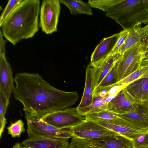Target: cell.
<instances>
[{
  "instance_id": "ba28073f",
  "label": "cell",
  "mask_w": 148,
  "mask_h": 148,
  "mask_svg": "<svg viewBox=\"0 0 148 148\" xmlns=\"http://www.w3.org/2000/svg\"><path fill=\"white\" fill-rule=\"evenodd\" d=\"M44 122L59 129L71 128L86 120L80 115L77 107L68 108L47 114L42 118Z\"/></svg>"
},
{
  "instance_id": "30bf717a",
  "label": "cell",
  "mask_w": 148,
  "mask_h": 148,
  "mask_svg": "<svg viewBox=\"0 0 148 148\" xmlns=\"http://www.w3.org/2000/svg\"><path fill=\"white\" fill-rule=\"evenodd\" d=\"M116 114L140 129L148 130V101L137 103L129 111Z\"/></svg>"
},
{
  "instance_id": "5bb4252c",
  "label": "cell",
  "mask_w": 148,
  "mask_h": 148,
  "mask_svg": "<svg viewBox=\"0 0 148 148\" xmlns=\"http://www.w3.org/2000/svg\"><path fill=\"white\" fill-rule=\"evenodd\" d=\"M137 103L123 88L102 109L120 114L129 111Z\"/></svg>"
},
{
  "instance_id": "8fae6325",
  "label": "cell",
  "mask_w": 148,
  "mask_h": 148,
  "mask_svg": "<svg viewBox=\"0 0 148 148\" xmlns=\"http://www.w3.org/2000/svg\"><path fill=\"white\" fill-rule=\"evenodd\" d=\"M120 34L119 32L103 39L92 52L90 64L94 66L100 64L111 54Z\"/></svg>"
},
{
  "instance_id": "ac0fdd59",
  "label": "cell",
  "mask_w": 148,
  "mask_h": 148,
  "mask_svg": "<svg viewBox=\"0 0 148 148\" xmlns=\"http://www.w3.org/2000/svg\"><path fill=\"white\" fill-rule=\"evenodd\" d=\"M148 38V23L143 27L139 25L130 29L127 39L116 54L122 55L133 45L140 42L146 41Z\"/></svg>"
},
{
  "instance_id": "484cf974",
  "label": "cell",
  "mask_w": 148,
  "mask_h": 148,
  "mask_svg": "<svg viewBox=\"0 0 148 148\" xmlns=\"http://www.w3.org/2000/svg\"><path fill=\"white\" fill-rule=\"evenodd\" d=\"M117 1V0H89L88 3L91 8L98 9L106 12Z\"/></svg>"
},
{
  "instance_id": "9c48e42d",
  "label": "cell",
  "mask_w": 148,
  "mask_h": 148,
  "mask_svg": "<svg viewBox=\"0 0 148 148\" xmlns=\"http://www.w3.org/2000/svg\"><path fill=\"white\" fill-rule=\"evenodd\" d=\"M86 119L96 123L132 141L147 130L140 129L123 119L122 120L117 121H109L95 118Z\"/></svg>"
},
{
  "instance_id": "8992f818",
  "label": "cell",
  "mask_w": 148,
  "mask_h": 148,
  "mask_svg": "<svg viewBox=\"0 0 148 148\" xmlns=\"http://www.w3.org/2000/svg\"><path fill=\"white\" fill-rule=\"evenodd\" d=\"M60 0H43L40 7L39 25L47 34L57 31L60 14Z\"/></svg>"
},
{
  "instance_id": "e575fe53",
  "label": "cell",
  "mask_w": 148,
  "mask_h": 148,
  "mask_svg": "<svg viewBox=\"0 0 148 148\" xmlns=\"http://www.w3.org/2000/svg\"><path fill=\"white\" fill-rule=\"evenodd\" d=\"M146 42H147L148 43V38L147 39V40H146Z\"/></svg>"
},
{
  "instance_id": "5b68a950",
  "label": "cell",
  "mask_w": 148,
  "mask_h": 148,
  "mask_svg": "<svg viewBox=\"0 0 148 148\" xmlns=\"http://www.w3.org/2000/svg\"><path fill=\"white\" fill-rule=\"evenodd\" d=\"M28 138L41 137L51 139H66L72 137L67 129H59L34 117L25 118Z\"/></svg>"
},
{
  "instance_id": "603a6c76",
  "label": "cell",
  "mask_w": 148,
  "mask_h": 148,
  "mask_svg": "<svg viewBox=\"0 0 148 148\" xmlns=\"http://www.w3.org/2000/svg\"><path fill=\"white\" fill-rule=\"evenodd\" d=\"M148 75V66L144 67L135 71L121 80L116 82L115 85L124 88L129 83L138 79Z\"/></svg>"
},
{
  "instance_id": "4dcf8cb0",
  "label": "cell",
  "mask_w": 148,
  "mask_h": 148,
  "mask_svg": "<svg viewBox=\"0 0 148 148\" xmlns=\"http://www.w3.org/2000/svg\"><path fill=\"white\" fill-rule=\"evenodd\" d=\"M1 29H0V55L5 53V44L7 40H4Z\"/></svg>"
},
{
  "instance_id": "7402d4cb",
  "label": "cell",
  "mask_w": 148,
  "mask_h": 148,
  "mask_svg": "<svg viewBox=\"0 0 148 148\" xmlns=\"http://www.w3.org/2000/svg\"><path fill=\"white\" fill-rule=\"evenodd\" d=\"M10 103L9 100L6 97L3 91L0 89V138L3 133L7 123L5 114Z\"/></svg>"
},
{
  "instance_id": "f1b7e54d",
  "label": "cell",
  "mask_w": 148,
  "mask_h": 148,
  "mask_svg": "<svg viewBox=\"0 0 148 148\" xmlns=\"http://www.w3.org/2000/svg\"><path fill=\"white\" fill-rule=\"evenodd\" d=\"M130 33V29H123L119 32L120 34L116 43L113 49L111 54H115L127 39Z\"/></svg>"
},
{
  "instance_id": "4316f807",
  "label": "cell",
  "mask_w": 148,
  "mask_h": 148,
  "mask_svg": "<svg viewBox=\"0 0 148 148\" xmlns=\"http://www.w3.org/2000/svg\"><path fill=\"white\" fill-rule=\"evenodd\" d=\"M133 148H148V130L132 141Z\"/></svg>"
},
{
  "instance_id": "6da1fadb",
  "label": "cell",
  "mask_w": 148,
  "mask_h": 148,
  "mask_svg": "<svg viewBox=\"0 0 148 148\" xmlns=\"http://www.w3.org/2000/svg\"><path fill=\"white\" fill-rule=\"evenodd\" d=\"M14 82L13 95L22 104L25 118L41 119L73 105L79 97L76 91L66 92L52 86L38 73H18Z\"/></svg>"
},
{
  "instance_id": "3957f363",
  "label": "cell",
  "mask_w": 148,
  "mask_h": 148,
  "mask_svg": "<svg viewBox=\"0 0 148 148\" xmlns=\"http://www.w3.org/2000/svg\"><path fill=\"white\" fill-rule=\"evenodd\" d=\"M123 29L148 23V0H117L106 12Z\"/></svg>"
},
{
  "instance_id": "d6986e66",
  "label": "cell",
  "mask_w": 148,
  "mask_h": 148,
  "mask_svg": "<svg viewBox=\"0 0 148 148\" xmlns=\"http://www.w3.org/2000/svg\"><path fill=\"white\" fill-rule=\"evenodd\" d=\"M94 98V90L92 86V66L90 64L86 68L85 85L83 95L77 109L82 108L90 105Z\"/></svg>"
},
{
  "instance_id": "e0dca14e",
  "label": "cell",
  "mask_w": 148,
  "mask_h": 148,
  "mask_svg": "<svg viewBox=\"0 0 148 148\" xmlns=\"http://www.w3.org/2000/svg\"><path fill=\"white\" fill-rule=\"evenodd\" d=\"M120 54H111L96 66H92V86L94 91L111 69Z\"/></svg>"
},
{
  "instance_id": "52a82bcc",
  "label": "cell",
  "mask_w": 148,
  "mask_h": 148,
  "mask_svg": "<svg viewBox=\"0 0 148 148\" xmlns=\"http://www.w3.org/2000/svg\"><path fill=\"white\" fill-rule=\"evenodd\" d=\"M67 130L72 137L88 140L120 135L96 123L86 119L80 124L67 128Z\"/></svg>"
},
{
  "instance_id": "277c9868",
  "label": "cell",
  "mask_w": 148,
  "mask_h": 148,
  "mask_svg": "<svg viewBox=\"0 0 148 148\" xmlns=\"http://www.w3.org/2000/svg\"><path fill=\"white\" fill-rule=\"evenodd\" d=\"M146 41L133 45L122 55L116 76V82L140 69L141 60L146 51Z\"/></svg>"
},
{
  "instance_id": "7a4b0ae2",
  "label": "cell",
  "mask_w": 148,
  "mask_h": 148,
  "mask_svg": "<svg viewBox=\"0 0 148 148\" xmlns=\"http://www.w3.org/2000/svg\"><path fill=\"white\" fill-rule=\"evenodd\" d=\"M40 4L39 0H22L3 21V35L12 44L32 38L38 32Z\"/></svg>"
},
{
  "instance_id": "d4e9b609",
  "label": "cell",
  "mask_w": 148,
  "mask_h": 148,
  "mask_svg": "<svg viewBox=\"0 0 148 148\" xmlns=\"http://www.w3.org/2000/svg\"><path fill=\"white\" fill-rule=\"evenodd\" d=\"M7 129L8 133L12 138L20 137L21 134L24 132L25 129L24 123L21 119H19L14 123H11Z\"/></svg>"
},
{
  "instance_id": "f546056e",
  "label": "cell",
  "mask_w": 148,
  "mask_h": 148,
  "mask_svg": "<svg viewBox=\"0 0 148 148\" xmlns=\"http://www.w3.org/2000/svg\"><path fill=\"white\" fill-rule=\"evenodd\" d=\"M88 142V140L73 137L67 148H90Z\"/></svg>"
},
{
  "instance_id": "d6a6232c",
  "label": "cell",
  "mask_w": 148,
  "mask_h": 148,
  "mask_svg": "<svg viewBox=\"0 0 148 148\" xmlns=\"http://www.w3.org/2000/svg\"><path fill=\"white\" fill-rule=\"evenodd\" d=\"M12 148H27L22 146L21 143L17 142L13 146Z\"/></svg>"
},
{
  "instance_id": "44dd1931",
  "label": "cell",
  "mask_w": 148,
  "mask_h": 148,
  "mask_svg": "<svg viewBox=\"0 0 148 148\" xmlns=\"http://www.w3.org/2000/svg\"><path fill=\"white\" fill-rule=\"evenodd\" d=\"M108 96H94L93 102L90 105L82 108H77L79 114L82 116H84L93 110L103 108L107 105L106 100Z\"/></svg>"
},
{
  "instance_id": "cb8c5ba5",
  "label": "cell",
  "mask_w": 148,
  "mask_h": 148,
  "mask_svg": "<svg viewBox=\"0 0 148 148\" xmlns=\"http://www.w3.org/2000/svg\"><path fill=\"white\" fill-rule=\"evenodd\" d=\"M122 56V55H120L111 69L103 79L97 88L109 86L116 82L115 79L116 74L119 64Z\"/></svg>"
},
{
  "instance_id": "7c38bea8",
  "label": "cell",
  "mask_w": 148,
  "mask_h": 148,
  "mask_svg": "<svg viewBox=\"0 0 148 148\" xmlns=\"http://www.w3.org/2000/svg\"><path fill=\"white\" fill-rule=\"evenodd\" d=\"M123 88L136 103L148 101V75L133 81Z\"/></svg>"
},
{
  "instance_id": "4fadbf2b",
  "label": "cell",
  "mask_w": 148,
  "mask_h": 148,
  "mask_svg": "<svg viewBox=\"0 0 148 148\" xmlns=\"http://www.w3.org/2000/svg\"><path fill=\"white\" fill-rule=\"evenodd\" d=\"M14 78L5 54L0 55V89L9 100L14 86Z\"/></svg>"
},
{
  "instance_id": "83f0119b",
  "label": "cell",
  "mask_w": 148,
  "mask_h": 148,
  "mask_svg": "<svg viewBox=\"0 0 148 148\" xmlns=\"http://www.w3.org/2000/svg\"><path fill=\"white\" fill-rule=\"evenodd\" d=\"M23 0H8L0 16V27L15 7Z\"/></svg>"
},
{
  "instance_id": "ffe728a7",
  "label": "cell",
  "mask_w": 148,
  "mask_h": 148,
  "mask_svg": "<svg viewBox=\"0 0 148 148\" xmlns=\"http://www.w3.org/2000/svg\"><path fill=\"white\" fill-rule=\"evenodd\" d=\"M60 3L66 6L72 14H92L91 7L88 3L80 0H60Z\"/></svg>"
},
{
  "instance_id": "2e32d148",
  "label": "cell",
  "mask_w": 148,
  "mask_h": 148,
  "mask_svg": "<svg viewBox=\"0 0 148 148\" xmlns=\"http://www.w3.org/2000/svg\"><path fill=\"white\" fill-rule=\"evenodd\" d=\"M21 144L27 148H67L69 143L66 139L33 137L25 140Z\"/></svg>"
},
{
  "instance_id": "836d02e7",
  "label": "cell",
  "mask_w": 148,
  "mask_h": 148,
  "mask_svg": "<svg viewBox=\"0 0 148 148\" xmlns=\"http://www.w3.org/2000/svg\"><path fill=\"white\" fill-rule=\"evenodd\" d=\"M148 56V51L145 52L144 55V57Z\"/></svg>"
},
{
  "instance_id": "9a60e30c",
  "label": "cell",
  "mask_w": 148,
  "mask_h": 148,
  "mask_svg": "<svg viewBox=\"0 0 148 148\" xmlns=\"http://www.w3.org/2000/svg\"><path fill=\"white\" fill-rule=\"evenodd\" d=\"M88 145L90 148H133L132 141L120 135L90 140Z\"/></svg>"
},
{
  "instance_id": "1f68e13d",
  "label": "cell",
  "mask_w": 148,
  "mask_h": 148,
  "mask_svg": "<svg viewBox=\"0 0 148 148\" xmlns=\"http://www.w3.org/2000/svg\"><path fill=\"white\" fill-rule=\"evenodd\" d=\"M148 66V56L143 57L141 60L140 69Z\"/></svg>"
}]
</instances>
